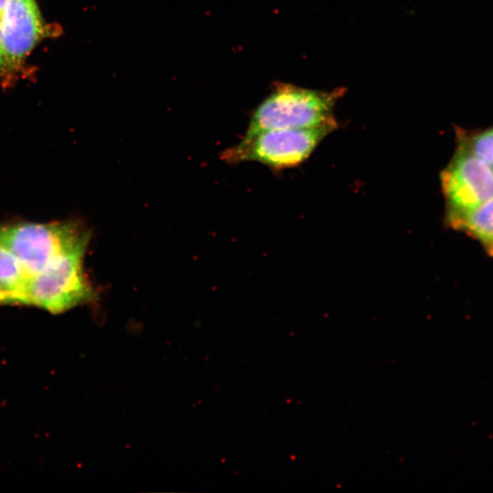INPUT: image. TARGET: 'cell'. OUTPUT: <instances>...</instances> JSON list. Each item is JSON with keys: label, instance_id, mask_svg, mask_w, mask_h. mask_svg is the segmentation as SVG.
<instances>
[{"label": "cell", "instance_id": "1", "mask_svg": "<svg viewBox=\"0 0 493 493\" xmlns=\"http://www.w3.org/2000/svg\"><path fill=\"white\" fill-rule=\"evenodd\" d=\"M342 89L323 91L278 84L253 112L245 136L280 128H312L337 122L333 110Z\"/></svg>", "mask_w": 493, "mask_h": 493}, {"label": "cell", "instance_id": "2", "mask_svg": "<svg viewBox=\"0 0 493 493\" xmlns=\"http://www.w3.org/2000/svg\"><path fill=\"white\" fill-rule=\"evenodd\" d=\"M337 126V122H331L312 128L266 130L244 136L221 158L229 163L257 162L277 171L294 168L305 163Z\"/></svg>", "mask_w": 493, "mask_h": 493}, {"label": "cell", "instance_id": "3", "mask_svg": "<svg viewBox=\"0 0 493 493\" xmlns=\"http://www.w3.org/2000/svg\"><path fill=\"white\" fill-rule=\"evenodd\" d=\"M89 240V231L75 222L0 226V245L17 257L27 279L41 271L57 256L87 248Z\"/></svg>", "mask_w": 493, "mask_h": 493}, {"label": "cell", "instance_id": "4", "mask_svg": "<svg viewBox=\"0 0 493 493\" xmlns=\"http://www.w3.org/2000/svg\"><path fill=\"white\" fill-rule=\"evenodd\" d=\"M87 248H78L54 257L26 283L22 303L51 312H61L89 299L92 288L82 268Z\"/></svg>", "mask_w": 493, "mask_h": 493}, {"label": "cell", "instance_id": "5", "mask_svg": "<svg viewBox=\"0 0 493 493\" xmlns=\"http://www.w3.org/2000/svg\"><path fill=\"white\" fill-rule=\"evenodd\" d=\"M445 220L463 214L493 196V168L456 142L440 173Z\"/></svg>", "mask_w": 493, "mask_h": 493}, {"label": "cell", "instance_id": "6", "mask_svg": "<svg viewBox=\"0 0 493 493\" xmlns=\"http://www.w3.org/2000/svg\"><path fill=\"white\" fill-rule=\"evenodd\" d=\"M58 27L43 17L37 0H8L0 19V37L18 71L43 40L58 35Z\"/></svg>", "mask_w": 493, "mask_h": 493}, {"label": "cell", "instance_id": "7", "mask_svg": "<svg viewBox=\"0 0 493 493\" xmlns=\"http://www.w3.org/2000/svg\"><path fill=\"white\" fill-rule=\"evenodd\" d=\"M445 223L474 238L489 257H493V196Z\"/></svg>", "mask_w": 493, "mask_h": 493}, {"label": "cell", "instance_id": "8", "mask_svg": "<svg viewBox=\"0 0 493 493\" xmlns=\"http://www.w3.org/2000/svg\"><path fill=\"white\" fill-rule=\"evenodd\" d=\"M27 278L17 257L0 245V289L5 303H22Z\"/></svg>", "mask_w": 493, "mask_h": 493}, {"label": "cell", "instance_id": "9", "mask_svg": "<svg viewBox=\"0 0 493 493\" xmlns=\"http://www.w3.org/2000/svg\"><path fill=\"white\" fill-rule=\"evenodd\" d=\"M456 141L493 168V126L467 131L456 127Z\"/></svg>", "mask_w": 493, "mask_h": 493}, {"label": "cell", "instance_id": "10", "mask_svg": "<svg viewBox=\"0 0 493 493\" xmlns=\"http://www.w3.org/2000/svg\"><path fill=\"white\" fill-rule=\"evenodd\" d=\"M17 68L11 63L4 48L0 37V79L7 84L15 80L18 74Z\"/></svg>", "mask_w": 493, "mask_h": 493}, {"label": "cell", "instance_id": "11", "mask_svg": "<svg viewBox=\"0 0 493 493\" xmlns=\"http://www.w3.org/2000/svg\"><path fill=\"white\" fill-rule=\"evenodd\" d=\"M7 1L8 0H0V19L2 17V15H3V12L5 10Z\"/></svg>", "mask_w": 493, "mask_h": 493}, {"label": "cell", "instance_id": "12", "mask_svg": "<svg viewBox=\"0 0 493 493\" xmlns=\"http://www.w3.org/2000/svg\"><path fill=\"white\" fill-rule=\"evenodd\" d=\"M0 302L5 303V297L1 289H0Z\"/></svg>", "mask_w": 493, "mask_h": 493}]
</instances>
